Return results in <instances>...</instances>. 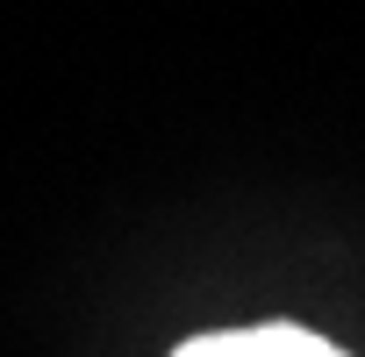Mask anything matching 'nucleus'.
<instances>
[{
	"label": "nucleus",
	"mask_w": 365,
	"mask_h": 357,
	"mask_svg": "<svg viewBox=\"0 0 365 357\" xmlns=\"http://www.w3.org/2000/svg\"><path fill=\"white\" fill-rule=\"evenodd\" d=\"M172 357H344L336 343H322L315 329L294 321H265V329H222V336H194Z\"/></svg>",
	"instance_id": "obj_1"
}]
</instances>
